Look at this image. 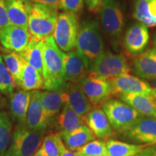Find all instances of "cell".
<instances>
[{
	"label": "cell",
	"mask_w": 156,
	"mask_h": 156,
	"mask_svg": "<svg viewBox=\"0 0 156 156\" xmlns=\"http://www.w3.org/2000/svg\"><path fill=\"white\" fill-rule=\"evenodd\" d=\"M63 53L58 47L53 36L44 41V89L56 90L65 84L64 78Z\"/></svg>",
	"instance_id": "cell-1"
},
{
	"label": "cell",
	"mask_w": 156,
	"mask_h": 156,
	"mask_svg": "<svg viewBox=\"0 0 156 156\" xmlns=\"http://www.w3.org/2000/svg\"><path fill=\"white\" fill-rule=\"evenodd\" d=\"M76 51L91 67L103 52L104 44L96 20H84L79 28Z\"/></svg>",
	"instance_id": "cell-2"
},
{
	"label": "cell",
	"mask_w": 156,
	"mask_h": 156,
	"mask_svg": "<svg viewBox=\"0 0 156 156\" xmlns=\"http://www.w3.org/2000/svg\"><path fill=\"white\" fill-rule=\"evenodd\" d=\"M58 9L41 4H33L28 25L30 40L44 41L49 36H53Z\"/></svg>",
	"instance_id": "cell-3"
},
{
	"label": "cell",
	"mask_w": 156,
	"mask_h": 156,
	"mask_svg": "<svg viewBox=\"0 0 156 156\" xmlns=\"http://www.w3.org/2000/svg\"><path fill=\"white\" fill-rule=\"evenodd\" d=\"M130 71L129 64L123 54L103 51L92 64L87 76L110 81Z\"/></svg>",
	"instance_id": "cell-4"
},
{
	"label": "cell",
	"mask_w": 156,
	"mask_h": 156,
	"mask_svg": "<svg viewBox=\"0 0 156 156\" xmlns=\"http://www.w3.org/2000/svg\"><path fill=\"white\" fill-rule=\"evenodd\" d=\"M102 109L113 129L124 133L142 116L127 103L117 99H109L103 105Z\"/></svg>",
	"instance_id": "cell-5"
},
{
	"label": "cell",
	"mask_w": 156,
	"mask_h": 156,
	"mask_svg": "<svg viewBox=\"0 0 156 156\" xmlns=\"http://www.w3.org/2000/svg\"><path fill=\"white\" fill-rule=\"evenodd\" d=\"M103 31L117 46L124 26V16L118 0H104L99 10Z\"/></svg>",
	"instance_id": "cell-6"
},
{
	"label": "cell",
	"mask_w": 156,
	"mask_h": 156,
	"mask_svg": "<svg viewBox=\"0 0 156 156\" xmlns=\"http://www.w3.org/2000/svg\"><path fill=\"white\" fill-rule=\"evenodd\" d=\"M79 21L76 14L63 12L58 15L53 37L58 47L69 52L76 46L79 32Z\"/></svg>",
	"instance_id": "cell-7"
},
{
	"label": "cell",
	"mask_w": 156,
	"mask_h": 156,
	"mask_svg": "<svg viewBox=\"0 0 156 156\" xmlns=\"http://www.w3.org/2000/svg\"><path fill=\"white\" fill-rule=\"evenodd\" d=\"M44 131H34L25 124L15 129L9 152L12 156L34 155L42 144Z\"/></svg>",
	"instance_id": "cell-8"
},
{
	"label": "cell",
	"mask_w": 156,
	"mask_h": 156,
	"mask_svg": "<svg viewBox=\"0 0 156 156\" xmlns=\"http://www.w3.org/2000/svg\"><path fill=\"white\" fill-rule=\"evenodd\" d=\"M93 108H100L112 96V89L109 81L87 76L80 83Z\"/></svg>",
	"instance_id": "cell-9"
},
{
	"label": "cell",
	"mask_w": 156,
	"mask_h": 156,
	"mask_svg": "<svg viewBox=\"0 0 156 156\" xmlns=\"http://www.w3.org/2000/svg\"><path fill=\"white\" fill-rule=\"evenodd\" d=\"M112 89V95H118L124 94H141L152 95L153 89L146 81L140 78L130 75L123 74L109 81Z\"/></svg>",
	"instance_id": "cell-10"
},
{
	"label": "cell",
	"mask_w": 156,
	"mask_h": 156,
	"mask_svg": "<svg viewBox=\"0 0 156 156\" xmlns=\"http://www.w3.org/2000/svg\"><path fill=\"white\" fill-rule=\"evenodd\" d=\"M63 62L65 83L80 84L88 75L90 67L77 51L63 53Z\"/></svg>",
	"instance_id": "cell-11"
},
{
	"label": "cell",
	"mask_w": 156,
	"mask_h": 156,
	"mask_svg": "<svg viewBox=\"0 0 156 156\" xmlns=\"http://www.w3.org/2000/svg\"><path fill=\"white\" fill-rule=\"evenodd\" d=\"M124 133L128 140L132 142L147 145H156V119L142 116Z\"/></svg>",
	"instance_id": "cell-12"
},
{
	"label": "cell",
	"mask_w": 156,
	"mask_h": 156,
	"mask_svg": "<svg viewBox=\"0 0 156 156\" xmlns=\"http://www.w3.org/2000/svg\"><path fill=\"white\" fill-rule=\"evenodd\" d=\"M148 27L138 22L132 25L126 31L124 44L126 51L131 55H138L142 53L149 42Z\"/></svg>",
	"instance_id": "cell-13"
},
{
	"label": "cell",
	"mask_w": 156,
	"mask_h": 156,
	"mask_svg": "<svg viewBox=\"0 0 156 156\" xmlns=\"http://www.w3.org/2000/svg\"><path fill=\"white\" fill-rule=\"evenodd\" d=\"M30 34L28 28L9 25L0 32V42L7 50L20 53L28 46Z\"/></svg>",
	"instance_id": "cell-14"
},
{
	"label": "cell",
	"mask_w": 156,
	"mask_h": 156,
	"mask_svg": "<svg viewBox=\"0 0 156 156\" xmlns=\"http://www.w3.org/2000/svg\"><path fill=\"white\" fill-rule=\"evenodd\" d=\"M50 119L43 108L40 98V91H31L30 104L27 114L26 126L34 131H44Z\"/></svg>",
	"instance_id": "cell-15"
},
{
	"label": "cell",
	"mask_w": 156,
	"mask_h": 156,
	"mask_svg": "<svg viewBox=\"0 0 156 156\" xmlns=\"http://www.w3.org/2000/svg\"><path fill=\"white\" fill-rule=\"evenodd\" d=\"M66 102L77 114L83 118L92 109V105L84 93L80 84L66 83L64 85Z\"/></svg>",
	"instance_id": "cell-16"
},
{
	"label": "cell",
	"mask_w": 156,
	"mask_h": 156,
	"mask_svg": "<svg viewBox=\"0 0 156 156\" xmlns=\"http://www.w3.org/2000/svg\"><path fill=\"white\" fill-rule=\"evenodd\" d=\"M86 124L96 137L108 139L114 134L108 119L101 108H93L86 116Z\"/></svg>",
	"instance_id": "cell-17"
},
{
	"label": "cell",
	"mask_w": 156,
	"mask_h": 156,
	"mask_svg": "<svg viewBox=\"0 0 156 156\" xmlns=\"http://www.w3.org/2000/svg\"><path fill=\"white\" fill-rule=\"evenodd\" d=\"M9 24L28 28L33 4L30 0H5Z\"/></svg>",
	"instance_id": "cell-18"
},
{
	"label": "cell",
	"mask_w": 156,
	"mask_h": 156,
	"mask_svg": "<svg viewBox=\"0 0 156 156\" xmlns=\"http://www.w3.org/2000/svg\"><path fill=\"white\" fill-rule=\"evenodd\" d=\"M133 70L138 77L146 80L156 78V48H149L136 55Z\"/></svg>",
	"instance_id": "cell-19"
},
{
	"label": "cell",
	"mask_w": 156,
	"mask_h": 156,
	"mask_svg": "<svg viewBox=\"0 0 156 156\" xmlns=\"http://www.w3.org/2000/svg\"><path fill=\"white\" fill-rule=\"evenodd\" d=\"M119 97L141 116L156 119V100L152 95L124 94Z\"/></svg>",
	"instance_id": "cell-20"
},
{
	"label": "cell",
	"mask_w": 156,
	"mask_h": 156,
	"mask_svg": "<svg viewBox=\"0 0 156 156\" xmlns=\"http://www.w3.org/2000/svg\"><path fill=\"white\" fill-rule=\"evenodd\" d=\"M63 87L56 90L40 91L42 106L50 120L58 114L66 102V93Z\"/></svg>",
	"instance_id": "cell-21"
},
{
	"label": "cell",
	"mask_w": 156,
	"mask_h": 156,
	"mask_svg": "<svg viewBox=\"0 0 156 156\" xmlns=\"http://www.w3.org/2000/svg\"><path fill=\"white\" fill-rule=\"evenodd\" d=\"M31 96L30 91L20 90L12 93L9 99V110L15 119L21 124H26L27 114Z\"/></svg>",
	"instance_id": "cell-22"
},
{
	"label": "cell",
	"mask_w": 156,
	"mask_h": 156,
	"mask_svg": "<svg viewBox=\"0 0 156 156\" xmlns=\"http://www.w3.org/2000/svg\"><path fill=\"white\" fill-rule=\"evenodd\" d=\"M44 41L30 40L26 48L18 53L23 60L38 70L43 77L44 75Z\"/></svg>",
	"instance_id": "cell-23"
},
{
	"label": "cell",
	"mask_w": 156,
	"mask_h": 156,
	"mask_svg": "<svg viewBox=\"0 0 156 156\" xmlns=\"http://www.w3.org/2000/svg\"><path fill=\"white\" fill-rule=\"evenodd\" d=\"M62 140L65 146L69 151L75 152L89 142L93 141L95 136L88 126L83 125L73 131L67 133H62Z\"/></svg>",
	"instance_id": "cell-24"
},
{
	"label": "cell",
	"mask_w": 156,
	"mask_h": 156,
	"mask_svg": "<svg viewBox=\"0 0 156 156\" xmlns=\"http://www.w3.org/2000/svg\"><path fill=\"white\" fill-rule=\"evenodd\" d=\"M133 15L146 26L156 27V0H136Z\"/></svg>",
	"instance_id": "cell-25"
},
{
	"label": "cell",
	"mask_w": 156,
	"mask_h": 156,
	"mask_svg": "<svg viewBox=\"0 0 156 156\" xmlns=\"http://www.w3.org/2000/svg\"><path fill=\"white\" fill-rule=\"evenodd\" d=\"M58 124L62 129V133L70 132L79 126L86 124V118L79 116L68 103H65L61 114L58 117Z\"/></svg>",
	"instance_id": "cell-26"
},
{
	"label": "cell",
	"mask_w": 156,
	"mask_h": 156,
	"mask_svg": "<svg viewBox=\"0 0 156 156\" xmlns=\"http://www.w3.org/2000/svg\"><path fill=\"white\" fill-rule=\"evenodd\" d=\"M20 87L25 91L37 90L44 87V80L41 74L25 60Z\"/></svg>",
	"instance_id": "cell-27"
},
{
	"label": "cell",
	"mask_w": 156,
	"mask_h": 156,
	"mask_svg": "<svg viewBox=\"0 0 156 156\" xmlns=\"http://www.w3.org/2000/svg\"><path fill=\"white\" fill-rule=\"evenodd\" d=\"M106 156H133L147 147V145H132L113 139L106 142Z\"/></svg>",
	"instance_id": "cell-28"
},
{
	"label": "cell",
	"mask_w": 156,
	"mask_h": 156,
	"mask_svg": "<svg viewBox=\"0 0 156 156\" xmlns=\"http://www.w3.org/2000/svg\"><path fill=\"white\" fill-rule=\"evenodd\" d=\"M2 56L15 85L20 87L23 69V59L18 53L9 50L4 52Z\"/></svg>",
	"instance_id": "cell-29"
},
{
	"label": "cell",
	"mask_w": 156,
	"mask_h": 156,
	"mask_svg": "<svg viewBox=\"0 0 156 156\" xmlns=\"http://www.w3.org/2000/svg\"><path fill=\"white\" fill-rule=\"evenodd\" d=\"M12 124L7 114L0 112V155L5 153L8 147L11 135Z\"/></svg>",
	"instance_id": "cell-30"
},
{
	"label": "cell",
	"mask_w": 156,
	"mask_h": 156,
	"mask_svg": "<svg viewBox=\"0 0 156 156\" xmlns=\"http://www.w3.org/2000/svg\"><path fill=\"white\" fill-rule=\"evenodd\" d=\"M15 83L9 73L0 52V93L11 95L15 89Z\"/></svg>",
	"instance_id": "cell-31"
},
{
	"label": "cell",
	"mask_w": 156,
	"mask_h": 156,
	"mask_svg": "<svg viewBox=\"0 0 156 156\" xmlns=\"http://www.w3.org/2000/svg\"><path fill=\"white\" fill-rule=\"evenodd\" d=\"M61 139V133L48 134L44 138L40 147L44 156H60L58 142Z\"/></svg>",
	"instance_id": "cell-32"
},
{
	"label": "cell",
	"mask_w": 156,
	"mask_h": 156,
	"mask_svg": "<svg viewBox=\"0 0 156 156\" xmlns=\"http://www.w3.org/2000/svg\"><path fill=\"white\" fill-rule=\"evenodd\" d=\"M75 152L86 156H106V144L101 140H93Z\"/></svg>",
	"instance_id": "cell-33"
},
{
	"label": "cell",
	"mask_w": 156,
	"mask_h": 156,
	"mask_svg": "<svg viewBox=\"0 0 156 156\" xmlns=\"http://www.w3.org/2000/svg\"><path fill=\"white\" fill-rule=\"evenodd\" d=\"M83 4L84 0H60L58 9L77 14L83 9Z\"/></svg>",
	"instance_id": "cell-34"
},
{
	"label": "cell",
	"mask_w": 156,
	"mask_h": 156,
	"mask_svg": "<svg viewBox=\"0 0 156 156\" xmlns=\"http://www.w3.org/2000/svg\"><path fill=\"white\" fill-rule=\"evenodd\" d=\"M9 21L7 15L5 0H0V32L8 27Z\"/></svg>",
	"instance_id": "cell-35"
},
{
	"label": "cell",
	"mask_w": 156,
	"mask_h": 156,
	"mask_svg": "<svg viewBox=\"0 0 156 156\" xmlns=\"http://www.w3.org/2000/svg\"><path fill=\"white\" fill-rule=\"evenodd\" d=\"M84 2L90 10L93 12H96L100 10L101 5L104 0H84Z\"/></svg>",
	"instance_id": "cell-36"
},
{
	"label": "cell",
	"mask_w": 156,
	"mask_h": 156,
	"mask_svg": "<svg viewBox=\"0 0 156 156\" xmlns=\"http://www.w3.org/2000/svg\"><path fill=\"white\" fill-rule=\"evenodd\" d=\"M58 147H59L60 156H77L75 152H73L67 149V147L64 144L62 137L59 140V142H58Z\"/></svg>",
	"instance_id": "cell-37"
},
{
	"label": "cell",
	"mask_w": 156,
	"mask_h": 156,
	"mask_svg": "<svg viewBox=\"0 0 156 156\" xmlns=\"http://www.w3.org/2000/svg\"><path fill=\"white\" fill-rule=\"evenodd\" d=\"M133 156H156V145L146 147L145 149Z\"/></svg>",
	"instance_id": "cell-38"
},
{
	"label": "cell",
	"mask_w": 156,
	"mask_h": 156,
	"mask_svg": "<svg viewBox=\"0 0 156 156\" xmlns=\"http://www.w3.org/2000/svg\"><path fill=\"white\" fill-rule=\"evenodd\" d=\"M30 1L34 2V3L41 4V5H48L50 6V7H53L58 9L60 0H30Z\"/></svg>",
	"instance_id": "cell-39"
},
{
	"label": "cell",
	"mask_w": 156,
	"mask_h": 156,
	"mask_svg": "<svg viewBox=\"0 0 156 156\" xmlns=\"http://www.w3.org/2000/svg\"><path fill=\"white\" fill-rule=\"evenodd\" d=\"M148 85H150V87H151L152 89L156 88V78H153V79H150L146 80Z\"/></svg>",
	"instance_id": "cell-40"
},
{
	"label": "cell",
	"mask_w": 156,
	"mask_h": 156,
	"mask_svg": "<svg viewBox=\"0 0 156 156\" xmlns=\"http://www.w3.org/2000/svg\"><path fill=\"white\" fill-rule=\"evenodd\" d=\"M32 156H44V153H43V152H42L41 150L39 149L38 151H37L36 153H35L34 155H32Z\"/></svg>",
	"instance_id": "cell-41"
},
{
	"label": "cell",
	"mask_w": 156,
	"mask_h": 156,
	"mask_svg": "<svg viewBox=\"0 0 156 156\" xmlns=\"http://www.w3.org/2000/svg\"><path fill=\"white\" fill-rule=\"evenodd\" d=\"M152 95L155 98V99L156 100V88L153 89V91H152Z\"/></svg>",
	"instance_id": "cell-42"
},
{
	"label": "cell",
	"mask_w": 156,
	"mask_h": 156,
	"mask_svg": "<svg viewBox=\"0 0 156 156\" xmlns=\"http://www.w3.org/2000/svg\"><path fill=\"white\" fill-rule=\"evenodd\" d=\"M0 156H12V155H11V153H9V151H7L6 153H3L2 154V155H0Z\"/></svg>",
	"instance_id": "cell-43"
},
{
	"label": "cell",
	"mask_w": 156,
	"mask_h": 156,
	"mask_svg": "<svg viewBox=\"0 0 156 156\" xmlns=\"http://www.w3.org/2000/svg\"><path fill=\"white\" fill-rule=\"evenodd\" d=\"M154 45H155V47L156 48V33H155V37H154Z\"/></svg>",
	"instance_id": "cell-44"
},
{
	"label": "cell",
	"mask_w": 156,
	"mask_h": 156,
	"mask_svg": "<svg viewBox=\"0 0 156 156\" xmlns=\"http://www.w3.org/2000/svg\"><path fill=\"white\" fill-rule=\"evenodd\" d=\"M2 99L1 97H0V109L2 108Z\"/></svg>",
	"instance_id": "cell-45"
},
{
	"label": "cell",
	"mask_w": 156,
	"mask_h": 156,
	"mask_svg": "<svg viewBox=\"0 0 156 156\" xmlns=\"http://www.w3.org/2000/svg\"><path fill=\"white\" fill-rule=\"evenodd\" d=\"M75 153H76V154H77V156H86V155H81V154L78 153H77V152H75Z\"/></svg>",
	"instance_id": "cell-46"
}]
</instances>
